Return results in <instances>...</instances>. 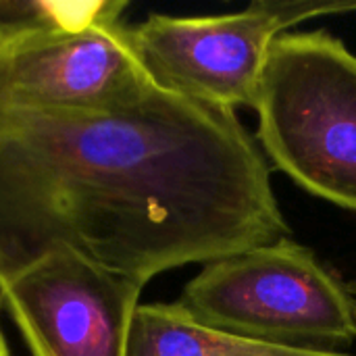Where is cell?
<instances>
[{
  "instance_id": "cell-1",
  "label": "cell",
  "mask_w": 356,
  "mask_h": 356,
  "mask_svg": "<svg viewBox=\"0 0 356 356\" xmlns=\"http://www.w3.org/2000/svg\"><path fill=\"white\" fill-rule=\"evenodd\" d=\"M282 238L234 108L154 88L119 111L0 113V286L54 250L146 286Z\"/></svg>"
},
{
  "instance_id": "cell-2",
  "label": "cell",
  "mask_w": 356,
  "mask_h": 356,
  "mask_svg": "<svg viewBox=\"0 0 356 356\" xmlns=\"http://www.w3.org/2000/svg\"><path fill=\"white\" fill-rule=\"evenodd\" d=\"M257 138L275 169L356 213V56L327 31L282 33L267 56Z\"/></svg>"
},
{
  "instance_id": "cell-3",
  "label": "cell",
  "mask_w": 356,
  "mask_h": 356,
  "mask_svg": "<svg viewBox=\"0 0 356 356\" xmlns=\"http://www.w3.org/2000/svg\"><path fill=\"white\" fill-rule=\"evenodd\" d=\"M179 305L211 330L261 344L340 353L356 340L353 292L292 238L207 263Z\"/></svg>"
},
{
  "instance_id": "cell-4",
  "label": "cell",
  "mask_w": 356,
  "mask_h": 356,
  "mask_svg": "<svg viewBox=\"0 0 356 356\" xmlns=\"http://www.w3.org/2000/svg\"><path fill=\"white\" fill-rule=\"evenodd\" d=\"M355 10L356 0H259L229 15L154 13L131 25L129 38L156 88L234 111L254 108L269 50L284 31Z\"/></svg>"
},
{
  "instance_id": "cell-5",
  "label": "cell",
  "mask_w": 356,
  "mask_h": 356,
  "mask_svg": "<svg viewBox=\"0 0 356 356\" xmlns=\"http://www.w3.org/2000/svg\"><path fill=\"white\" fill-rule=\"evenodd\" d=\"M144 286L73 250H54L0 286L31 356H125Z\"/></svg>"
},
{
  "instance_id": "cell-6",
  "label": "cell",
  "mask_w": 356,
  "mask_h": 356,
  "mask_svg": "<svg viewBox=\"0 0 356 356\" xmlns=\"http://www.w3.org/2000/svg\"><path fill=\"white\" fill-rule=\"evenodd\" d=\"M154 88L123 21L0 42V113L119 111Z\"/></svg>"
},
{
  "instance_id": "cell-7",
  "label": "cell",
  "mask_w": 356,
  "mask_h": 356,
  "mask_svg": "<svg viewBox=\"0 0 356 356\" xmlns=\"http://www.w3.org/2000/svg\"><path fill=\"white\" fill-rule=\"evenodd\" d=\"M125 356H353L302 350L236 338L198 323L179 302L140 305L131 319Z\"/></svg>"
},
{
  "instance_id": "cell-8",
  "label": "cell",
  "mask_w": 356,
  "mask_h": 356,
  "mask_svg": "<svg viewBox=\"0 0 356 356\" xmlns=\"http://www.w3.org/2000/svg\"><path fill=\"white\" fill-rule=\"evenodd\" d=\"M125 8L119 0H0V42L119 23Z\"/></svg>"
},
{
  "instance_id": "cell-9",
  "label": "cell",
  "mask_w": 356,
  "mask_h": 356,
  "mask_svg": "<svg viewBox=\"0 0 356 356\" xmlns=\"http://www.w3.org/2000/svg\"><path fill=\"white\" fill-rule=\"evenodd\" d=\"M2 307V305H0ZM0 356H10L8 355V346H6V340L2 336V330H0Z\"/></svg>"
},
{
  "instance_id": "cell-10",
  "label": "cell",
  "mask_w": 356,
  "mask_h": 356,
  "mask_svg": "<svg viewBox=\"0 0 356 356\" xmlns=\"http://www.w3.org/2000/svg\"><path fill=\"white\" fill-rule=\"evenodd\" d=\"M353 292H355V294H356V286H355V288H353Z\"/></svg>"
}]
</instances>
